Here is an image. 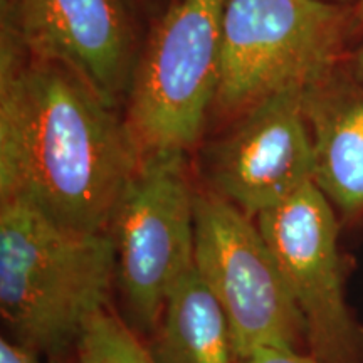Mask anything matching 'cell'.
<instances>
[{
  "mask_svg": "<svg viewBox=\"0 0 363 363\" xmlns=\"http://www.w3.org/2000/svg\"><path fill=\"white\" fill-rule=\"evenodd\" d=\"M305 98L306 93L286 91L238 116L233 128L207 148L208 190L256 219L313 182L315 153Z\"/></svg>",
  "mask_w": 363,
  "mask_h": 363,
  "instance_id": "cell-8",
  "label": "cell"
},
{
  "mask_svg": "<svg viewBox=\"0 0 363 363\" xmlns=\"http://www.w3.org/2000/svg\"><path fill=\"white\" fill-rule=\"evenodd\" d=\"M331 2H337V4H342V6H348V7H352L353 4L357 2V0H331Z\"/></svg>",
  "mask_w": 363,
  "mask_h": 363,
  "instance_id": "cell-17",
  "label": "cell"
},
{
  "mask_svg": "<svg viewBox=\"0 0 363 363\" xmlns=\"http://www.w3.org/2000/svg\"><path fill=\"white\" fill-rule=\"evenodd\" d=\"M116 278L110 234L81 233L0 201V313L12 340L40 355L78 347Z\"/></svg>",
  "mask_w": 363,
  "mask_h": 363,
  "instance_id": "cell-2",
  "label": "cell"
},
{
  "mask_svg": "<svg viewBox=\"0 0 363 363\" xmlns=\"http://www.w3.org/2000/svg\"><path fill=\"white\" fill-rule=\"evenodd\" d=\"M239 363H320L311 353L299 352V348L283 345H262L247 355L240 357Z\"/></svg>",
  "mask_w": 363,
  "mask_h": 363,
  "instance_id": "cell-13",
  "label": "cell"
},
{
  "mask_svg": "<svg viewBox=\"0 0 363 363\" xmlns=\"http://www.w3.org/2000/svg\"><path fill=\"white\" fill-rule=\"evenodd\" d=\"M194 266L229 320L239 358L262 345L306 342L305 321L256 220L208 189L195 195Z\"/></svg>",
  "mask_w": 363,
  "mask_h": 363,
  "instance_id": "cell-6",
  "label": "cell"
},
{
  "mask_svg": "<svg viewBox=\"0 0 363 363\" xmlns=\"http://www.w3.org/2000/svg\"><path fill=\"white\" fill-rule=\"evenodd\" d=\"M0 363H45L43 355L30 350L16 340L4 337L0 340Z\"/></svg>",
  "mask_w": 363,
  "mask_h": 363,
  "instance_id": "cell-14",
  "label": "cell"
},
{
  "mask_svg": "<svg viewBox=\"0 0 363 363\" xmlns=\"http://www.w3.org/2000/svg\"><path fill=\"white\" fill-rule=\"evenodd\" d=\"M153 333L157 363H239L229 320L195 266L172 289Z\"/></svg>",
  "mask_w": 363,
  "mask_h": 363,
  "instance_id": "cell-11",
  "label": "cell"
},
{
  "mask_svg": "<svg viewBox=\"0 0 363 363\" xmlns=\"http://www.w3.org/2000/svg\"><path fill=\"white\" fill-rule=\"evenodd\" d=\"M142 155L125 118L59 62L2 29L0 201L81 233H106Z\"/></svg>",
  "mask_w": 363,
  "mask_h": 363,
  "instance_id": "cell-1",
  "label": "cell"
},
{
  "mask_svg": "<svg viewBox=\"0 0 363 363\" xmlns=\"http://www.w3.org/2000/svg\"><path fill=\"white\" fill-rule=\"evenodd\" d=\"M227 0H175L138 54L125 121L140 155L189 152L216 104Z\"/></svg>",
  "mask_w": 363,
  "mask_h": 363,
  "instance_id": "cell-4",
  "label": "cell"
},
{
  "mask_svg": "<svg viewBox=\"0 0 363 363\" xmlns=\"http://www.w3.org/2000/svg\"><path fill=\"white\" fill-rule=\"evenodd\" d=\"M363 34V0L352 6V35Z\"/></svg>",
  "mask_w": 363,
  "mask_h": 363,
  "instance_id": "cell-16",
  "label": "cell"
},
{
  "mask_svg": "<svg viewBox=\"0 0 363 363\" xmlns=\"http://www.w3.org/2000/svg\"><path fill=\"white\" fill-rule=\"evenodd\" d=\"M195 190L187 152L142 157L108 234L136 326L153 331L172 289L194 267Z\"/></svg>",
  "mask_w": 363,
  "mask_h": 363,
  "instance_id": "cell-5",
  "label": "cell"
},
{
  "mask_svg": "<svg viewBox=\"0 0 363 363\" xmlns=\"http://www.w3.org/2000/svg\"><path fill=\"white\" fill-rule=\"evenodd\" d=\"M347 62V72L353 79L363 84V39L358 43V45L353 51L345 57Z\"/></svg>",
  "mask_w": 363,
  "mask_h": 363,
  "instance_id": "cell-15",
  "label": "cell"
},
{
  "mask_svg": "<svg viewBox=\"0 0 363 363\" xmlns=\"http://www.w3.org/2000/svg\"><path fill=\"white\" fill-rule=\"evenodd\" d=\"M76 357L78 363H157L133 326L108 308L86 326Z\"/></svg>",
  "mask_w": 363,
  "mask_h": 363,
  "instance_id": "cell-12",
  "label": "cell"
},
{
  "mask_svg": "<svg viewBox=\"0 0 363 363\" xmlns=\"http://www.w3.org/2000/svg\"><path fill=\"white\" fill-rule=\"evenodd\" d=\"M313 182L343 219L363 214V84L335 72L305 98Z\"/></svg>",
  "mask_w": 363,
  "mask_h": 363,
  "instance_id": "cell-10",
  "label": "cell"
},
{
  "mask_svg": "<svg viewBox=\"0 0 363 363\" xmlns=\"http://www.w3.org/2000/svg\"><path fill=\"white\" fill-rule=\"evenodd\" d=\"M320 363H363V330L345 298L340 222L326 195L310 182L256 217Z\"/></svg>",
  "mask_w": 363,
  "mask_h": 363,
  "instance_id": "cell-7",
  "label": "cell"
},
{
  "mask_svg": "<svg viewBox=\"0 0 363 363\" xmlns=\"http://www.w3.org/2000/svg\"><path fill=\"white\" fill-rule=\"evenodd\" d=\"M6 17L29 54L66 66L111 106L128 96L140 54L128 0H13Z\"/></svg>",
  "mask_w": 363,
  "mask_h": 363,
  "instance_id": "cell-9",
  "label": "cell"
},
{
  "mask_svg": "<svg viewBox=\"0 0 363 363\" xmlns=\"http://www.w3.org/2000/svg\"><path fill=\"white\" fill-rule=\"evenodd\" d=\"M352 38V7L331 0H227L214 108L240 116L286 91L328 81Z\"/></svg>",
  "mask_w": 363,
  "mask_h": 363,
  "instance_id": "cell-3",
  "label": "cell"
}]
</instances>
